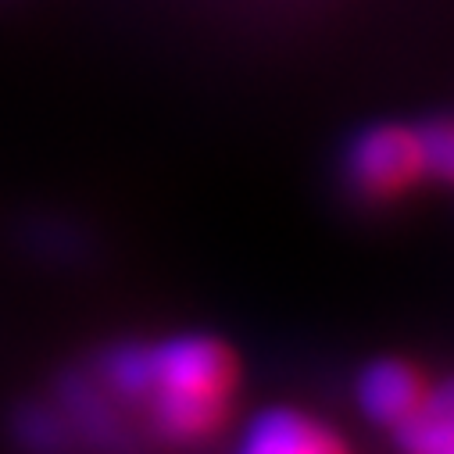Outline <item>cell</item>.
<instances>
[{
    "label": "cell",
    "mask_w": 454,
    "mask_h": 454,
    "mask_svg": "<svg viewBox=\"0 0 454 454\" xmlns=\"http://www.w3.org/2000/svg\"><path fill=\"white\" fill-rule=\"evenodd\" d=\"M233 390V358L211 336H176L151 348V397L225 401Z\"/></svg>",
    "instance_id": "6da1fadb"
},
{
    "label": "cell",
    "mask_w": 454,
    "mask_h": 454,
    "mask_svg": "<svg viewBox=\"0 0 454 454\" xmlns=\"http://www.w3.org/2000/svg\"><path fill=\"white\" fill-rule=\"evenodd\" d=\"M348 176L355 186L365 193H397L408 186L419 168V151H415V129L404 126H376L365 129L351 151H348Z\"/></svg>",
    "instance_id": "7a4b0ae2"
},
{
    "label": "cell",
    "mask_w": 454,
    "mask_h": 454,
    "mask_svg": "<svg viewBox=\"0 0 454 454\" xmlns=\"http://www.w3.org/2000/svg\"><path fill=\"white\" fill-rule=\"evenodd\" d=\"M237 454H348V447L322 422L290 408H272L247 426Z\"/></svg>",
    "instance_id": "3957f363"
},
{
    "label": "cell",
    "mask_w": 454,
    "mask_h": 454,
    "mask_svg": "<svg viewBox=\"0 0 454 454\" xmlns=\"http://www.w3.org/2000/svg\"><path fill=\"white\" fill-rule=\"evenodd\" d=\"M426 397L422 380L404 362H372L358 380V404L372 422L397 426Z\"/></svg>",
    "instance_id": "277c9868"
},
{
    "label": "cell",
    "mask_w": 454,
    "mask_h": 454,
    "mask_svg": "<svg viewBox=\"0 0 454 454\" xmlns=\"http://www.w3.org/2000/svg\"><path fill=\"white\" fill-rule=\"evenodd\" d=\"M450 390L440 387L433 397H422L419 408L411 415H404L394 433H397V443L408 450V454H450Z\"/></svg>",
    "instance_id": "5b68a950"
},
{
    "label": "cell",
    "mask_w": 454,
    "mask_h": 454,
    "mask_svg": "<svg viewBox=\"0 0 454 454\" xmlns=\"http://www.w3.org/2000/svg\"><path fill=\"white\" fill-rule=\"evenodd\" d=\"M104 376L126 397L151 394V348L140 344H119L104 358Z\"/></svg>",
    "instance_id": "8992f818"
},
{
    "label": "cell",
    "mask_w": 454,
    "mask_h": 454,
    "mask_svg": "<svg viewBox=\"0 0 454 454\" xmlns=\"http://www.w3.org/2000/svg\"><path fill=\"white\" fill-rule=\"evenodd\" d=\"M415 151H419V168L426 176L447 179L450 176V158H454V144H450V126L443 119L426 122L415 129Z\"/></svg>",
    "instance_id": "52a82bcc"
},
{
    "label": "cell",
    "mask_w": 454,
    "mask_h": 454,
    "mask_svg": "<svg viewBox=\"0 0 454 454\" xmlns=\"http://www.w3.org/2000/svg\"><path fill=\"white\" fill-rule=\"evenodd\" d=\"M22 429H26V440L36 443V447H47V443L58 436V433H54V419L43 415V411H29L26 422H22Z\"/></svg>",
    "instance_id": "ba28073f"
}]
</instances>
